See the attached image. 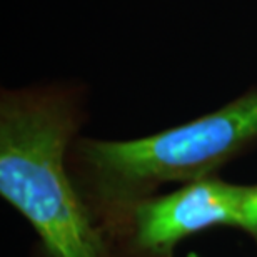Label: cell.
Returning <instances> with one entry per match:
<instances>
[{
	"mask_svg": "<svg viewBox=\"0 0 257 257\" xmlns=\"http://www.w3.org/2000/svg\"><path fill=\"white\" fill-rule=\"evenodd\" d=\"M87 119L89 89L82 82L0 92V195L29 220L45 257H119L67 166Z\"/></svg>",
	"mask_w": 257,
	"mask_h": 257,
	"instance_id": "obj_1",
	"label": "cell"
},
{
	"mask_svg": "<svg viewBox=\"0 0 257 257\" xmlns=\"http://www.w3.org/2000/svg\"><path fill=\"white\" fill-rule=\"evenodd\" d=\"M257 147V84L209 114L136 139L79 136L67 166L77 191L100 224L166 184L217 176Z\"/></svg>",
	"mask_w": 257,
	"mask_h": 257,
	"instance_id": "obj_2",
	"label": "cell"
},
{
	"mask_svg": "<svg viewBox=\"0 0 257 257\" xmlns=\"http://www.w3.org/2000/svg\"><path fill=\"white\" fill-rule=\"evenodd\" d=\"M247 186L217 176L154 194L100 224L119 257H174L186 239L214 227H239Z\"/></svg>",
	"mask_w": 257,
	"mask_h": 257,
	"instance_id": "obj_3",
	"label": "cell"
},
{
	"mask_svg": "<svg viewBox=\"0 0 257 257\" xmlns=\"http://www.w3.org/2000/svg\"><path fill=\"white\" fill-rule=\"evenodd\" d=\"M239 230H242L257 244V184L247 186L242 210H240Z\"/></svg>",
	"mask_w": 257,
	"mask_h": 257,
	"instance_id": "obj_4",
	"label": "cell"
}]
</instances>
